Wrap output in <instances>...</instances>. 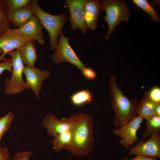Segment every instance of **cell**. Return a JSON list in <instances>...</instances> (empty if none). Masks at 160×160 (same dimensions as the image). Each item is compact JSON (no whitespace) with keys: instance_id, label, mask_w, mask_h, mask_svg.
<instances>
[{"instance_id":"cell-1","label":"cell","mask_w":160,"mask_h":160,"mask_svg":"<svg viewBox=\"0 0 160 160\" xmlns=\"http://www.w3.org/2000/svg\"><path fill=\"white\" fill-rule=\"evenodd\" d=\"M109 82L111 107L115 113L113 124L115 127L120 128L128 124L137 115L138 103L137 99L124 94L117 85L115 75H111Z\"/></svg>"},{"instance_id":"cell-2","label":"cell","mask_w":160,"mask_h":160,"mask_svg":"<svg viewBox=\"0 0 160 160\" xmlns=\"http://www.w3.org/2000/svg\"><path fill=\"white\" fill-rule=\"evenodd\" d=\"M94 123L89 114L79 113L78 119L72 130V140L71 145L67 150L78 156L89 154L93 147Z\"/></svg>"},{"instance_id":"cell-3","label":"cell","mask_w":160,"mask_h":160,"mask_svg":"<svg viewBox=\"0 0 160 160\" xmlns=\"http://www.w3.org/2000/svg\"><path fill=\"white\" fill-rule=\"evenodd\" d=\"M39 1L32 0L31 3L34 15L38 18L43 28L47 31L50 37V47L55 50L57 44V38L68 18L65 13L52 15L43 10L39 4Z\"/></svg>"},{"instance_id":"cell-4","label":"cell","mask_w":160,"mask_h":160,"mask_svg":"<svg viewBox=\"0 0 160 160\" xmlns=\"http://www.w3.org/2000/svg\"><path fill=\"white\" fill-rule=\"evenodd\" d=\"M101 4L102 9L104 10L106 13L104 19L108 25V29L105 38L107 39L110 37L115 27L121 21L125 22L129 20L130 12L125 1L104 0Z\"/></svg>"},{"instance_id":"cell-5","label":"cell","mask_w":160,"mask_h":160,"mask_svg":"<svg viewBox=\"0 0 160 160\" xmlns=\"http://www.w3.org/2000/svg\"><path fill=\"white\" fill-rule=\"evenodd\" d=\"M8 55L11 57L12 75L10 79L7 78L5 80L4 92L7 95H14L29 88L23 79L25 66L18 50L12 51Z\"/></svg>"},{"instance_id":"cell-6","label":"cell","mask_w":160,"mask_h":160,"mask_svg":"<svg viewBox=\"0 0 160 160\" xmlns=\"http://www.w3.org/2000/svg\"><path fill=\"white\" fill-rule=\"evenodd\" d=\"M69 39L62 32L60 33L58 42L55 51L51 56V58L56 63L63 62H69L81 71L86 67L70 46L69 42Z\"/></svg>"},{"instance_id":"cell-7","label":"cell","mask_w":160,"mask_h":160,"mask_svg":"<svg viewBox=\"0 0 160 160\" xmlns=\"http://www.w3.org/2000/svg\"><path fill=\"white\" fill-rule=\"evenodd\" d=\"M79 113H77L68 118L59 119L52 113H48L43 121V125L48 134L55 137L57 135L72 130L79 119Z\"/></svg>"},{"instance_id":"cell-8","label":"cell","mask_w":160,"mask_h":160,"mask_svg":"<svg viewBox=\"0 0 160 160\" xmlns=\"http://www.w3.org/2000/svg\"><path fill=\"white\" fill-rule=\"evenodd\" d=\"M143 119L137 115L132 120L126 125L113 129V133L121 138L119 143L127 150L138 141L137 132L141 127Z\"/></svg>"},{"instance_id":"cell-9","label":"cell","mask_w":160,"mask_h":160,"mask_svg":"<svg viewBox=\"0 0 160 160\" xmlns=\"http://www.w3.org/2000/svg\"><path fill=\"white\" fill-rule=\"evenodd\" d=\"M130 155H142L160 158V134L156 133L145 142L140 140L132 148H129Z\"/></svg>"},{"instance_id":"cell-10","label":"cell","mask_w":160,"mask_h":160,"mask_svg":"<svg viewBox=\"0 0 160 160\" xmlns=\"http://www.w3.org/2000/svg\"><path fill=\"white\" fill-rule=\"evenodd\" d=\"M50 70H41L34 65L25 66L23 73L26 78L25 82L27 87L32 89L38 99H39V92L41 90L42 83L46 79L49 78L51 74Z\"/></svg>"},{"instance_id":"cell-11","label":"cell","mask_w":160,"mask_h":160,"mask_svg":"<svg viewBox=\"0 0 160 160\" xmlns=\"http://www.w3.org/2000/svg\"><path fill=\"white\" fill-rule=\"evenodd\" d=\"M88 0H65L69 9L71 26L73 30L80 29L84 34H86L88 28L85 23L84 16L85 4Z\"/></svg>"},{"instance_id":"cell-12","label":"cell","mask_w":160,"mask_h":160,"mask_svg":"<svg viewBox=\"0 0 160 160\" xmlns=\"http://www.w3.org/2000/svg\"><path fill=\"white\" fill-rule=\"evenodd\" d=\"M30 40L26 36L15 33L12 29L7 30L0 36V49L3 52L0 55V61H3L6 54L18 49Z\"/></svg>"},{"instance_id":"cell-13","label":"cell","mask_w":160,"mask_h":160,"mask_svg":"<svg viewBox=\"0 0 160 160\" xmlns=\"http://www.w3.org/2000/svg\"><path fill=\"white\" fill-rule=\"evenodd\" d=\"M43 28L38 18L34 15L25 25L12 30L15 33L26 36L30 40L36 41L39 44L43 45L45 44V40L43 36Z\"/></svg>"},{"instance_id":"cell-14","label":"cell","mask_w":160,"mask_h":160,"mask_svg":"<svg viewBox=\"0 0 160 160\" xmlns=\"http://www.w3.org/2000/svg\"><path fill=\"white\" fill-rule=\"evenodd\" d=\"M103 10L102 4L100 0H88L84 8V16L86 24L92 31L97 27V20Z\"/></svg>"},{"instance_id":"cell-15","label":"cell","mask_w":160,"mask_h":160,"mask_svg":"<svg viewBox=\"0 0 160 160\" xmlns=\"http://www.w3.org/2000/svg\"><path fill=\"white\" fill-rule=\"evenodd\" d=\"M34 15V12L31 4L7 13L9 21L11 22L15 26L18 28L26 24Z\"/></svg>"},{"instance_id":"cell-16","label":"cell","mask_w":160,"mask_h":160,"mask_svg":"<svg viewBox=\"0 0 160 160\" xmlns=\"http://www.w3.org/2000/svg\"><path fill=\"white\" fill-rule=\"evenodd\" d=\"M35 41L30 40L17 49L24 64L28 65H34L37 59Z\"/></svg>"},{"instance_id":"cell-17","label":"cell","mask_w":160,"mask_h":160,"mask_svg":"<svg viewBox=\"0 0 160 160\" xmlns=\"http://www.w3.org/2000/svg\"><path fill=\"white\" fill-rule=\"evenodd\" d=\"M158 104L153 102L149 98L145 92L144 96L138 103L137 115L143 119H148L156 115L155 109Z\"/></svg>"},{"instance_id":"cell-18","label":"cell","mask_w":160,"mask_h":160,"mask_svg":"<svg viewBox=\"0 0 160 160\" xmlns=\"http://www.w3.org/2000/svg\"><path fill=\"white\" fill-rule=\"evenodd\" d=\"M72 140V130L60 133L51 140L53 148L57 152L63 148L68 150L71 145Z\"/></svg>"},{"instance_id":"cell-19","label":"cell","mask_w":160,"mask_h":160,"mask_svg":"<svg viewBox=\"0 0 160 160\" xmlns=\"http://www.w3.org/2000/svg\"><path fill=\"white\" fill-rule=\"evenodd\" d=\"M93 96L88 89H84L73 93L70 97L71 103L76 107H80L91 102Z\"/></svg>"},{"instance_id":"cell-20","label":"cell","mask_w":160,"mask_h":160,"mask_svg":"<svg viewBox=\"0 0 160 160\" xmlns=\"http://www.w3.org/2000/svg\"><path fill=\"white\" fill-rule=\"evenodd\" d=\"M146 128L143 135L142 140H146L156 133L160 132V116L155 115L146 120Z\"/></svg>"},{"instance_id":"cell-21","label":"cell","mask_w":160,"mask_h":160,"mask_svg":"<svg viewBox=\"0 0 160 160\" xmlns=\"http://www.w3.org/2000/svg\"><path fill=\"white\" fill-rule=\"evenodd\" d=\"M132 1L146 12L152 20L160 23L159 15L154 7L146 0H132Z\"/></svg>"},{"instance_id":"cell-22","label":"cell","mask_w":160,"mask_h":160,"mask_svg":"<svg viewBox=\"0 0 160 160\" xmlns=\"http://www.w3.org/2000/svg\"><path fill=\"white\" fill-rule=\"evenodd\" d=\"M1 1L7 14L30 5L31 0H1Z\"/></svg>"},{"instance_id":"cell-23","label":"cell","mask_w":160,"mask_h":160,"mask_svg":"<svg viewBox=\"0 0 160 160\" xmlns=\"http://www.w3.org/2000/svg\"><path fill=\"white\" fill-rule=\"evenodd\" d=\"M14 118V116L12 111H9L5 116L0 118V144L3 135L10 128ZM2 149L0 145V153Z\"/></svg>"},{"instance_id":"cell-24","label":"cell","mask_w":160,"mask_h":160,"mask_svg":"<svg viewBox=\"0 0 160 160\" xmlns=\"http://www.w3.org/2000/svg\"><path fill=\"white\" fill-rule=\"evenodd\" d=\"M10 22L6 12L0 0V36L7 29L10 28Z\"/></svg>"},{"instance_id":"cell-25","label":"cell","mask_w":160,"mask_h":160,"mask_svg":"<svg viewBox=\"0 0 160 160\" xmlns=\"http://www.w3.org/2000/svg\"><path fill=\"white\" fill-rule=\"evenodd\" d=\"M149 98L157 104L160 103V88L156 86L152 87L149 92L146 91Z\"/></svg>"},{"instance_id":"cell-26","label":"cell","mask_w":160,"mask_h":160,"mask_svg":"<svg viewBox=\"0 0 160 160\" xmlns=\"http://www.w3.org/2000/svg\"><path fill=\"white\" fill-rule=\"evenodd\" d=\"M32 155V153L28 151H18L11 160H29Z\"/></svg>"},{"instance_id":"cell-27","label":"cell","mask_w":160,"mask_h":160,"mask_svg":"<svg viewBox=\"0 0 160 160\" xmlns=\"http://www.w3.org/2000/svg\"><path fill=\"white\" fill-rule=\"evenodd\" d=\"M81 71L83 77L87 80H94L97 77V74L96 72L90 68L86 67Z\"/></svg>"},{"instance_id":"cell-28","label":"cell","mask_w":160,"mask_h":160,"mask_svg":"<svg viewBox=\"0 0 160 160\" xmlns=\"http://www.w3.org/2000/svg\"><path fill=\"white\" fill-rule=\"evenodd\" d=\"M5 70L12 72L11 58H6L3 61L0 63V75Z\"/></svg>"},{"instance_id":"cell-29","label":"cell","mask_w":160,"mask_h":160,"mask_svg":"<svg viewBox=\"0 0 160 160\" xmlns=\"http://www.w3.org/2000/svg\"><path fill=\"white\" fill-rule=\"evenodd\" d=\"M0 160H11L9 152L7 148H2L0 153Z\"/></svg>"},{"instance_id":"cell-30","label":"cell","mask_w":160,"mask_h":160,"mask_svg":"<svg viewBox=\"0 0 160 160\" xmlns=\"http://www.w3.org/2000/svg\"><path fill=\"white\" fill-rule=\"evenodd\" d=\"M121 160H159L157 158L154 157H151L145 156L142 155H136L135 158L132 159H128L124 158Z\"/></svg>"},{"instance_id":"cell-31","label":"cell","mask_w":160,"mask_h":160,"mask_svg":"<svg viewBox=\"0 0 160 160\" xmlns=\"http://www.w3.org/2000/svg\"><path fill=\"white\" fill-rule=\"evenodd\" d=\"M155 112L156 115L160 116V103L158 104L156 106Z\"/></svg>"},{"instance_id":"cell-32","label":"cell","mask_w":160,"mask_h":160,"mask_svg":"<svg viewBox=\"0 0 160 160\" xmlns=\"http://www.w3.org/2000/svg\"><path fill=\"white\" fill-rule=\"evenodd\" d=\"M2 50L1 49H0V54H2Z\"/></svg>"}]
</instances>
